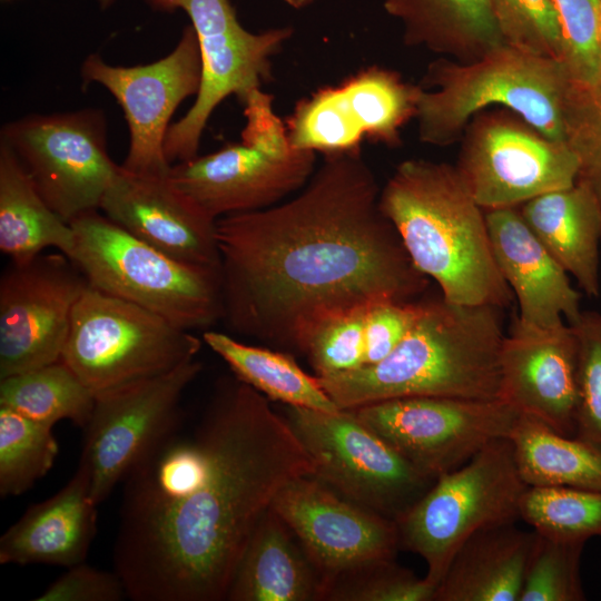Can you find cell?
Returning <instances> with one entry per match:
<instances>
[{
	"label": "cell",
	"mask_w": 601,
	"mask_h": 601,
	"mask_svg": "<svg viewBox=\"0 0 601 601\" xmlns=\"http://www.w3.org/2000/svg\"><path fill=\"white\" fill-rule=\"evenodd\" d=\"M315 464L282 413L218 380L124 480L114 570L134 601H221L257 522Z\"/></svg>",
	"instance_id": "6da1fadb"
},
{
	"label": "cell",
	"mask_w": 601,
	"mask_h": 601,
	"mask_svg": "<svg viewBox=\"0 0 601 601\" xmlns=\"http://www.w3.org/2000/svg\"><path fill=\"white\" fill-rule=\"evenodd\" d=\"M380 194L362 151L328 155L292 198L218 218L227 329L305 356L325 321L423 294L430 278L412 263Z\"/></svg>",
	"instance_id": "7a4b0ae2"
},
{
	"label": "cell",
	"mask_w": 601,
	"mask_h": 601,
	"mask_svg": "<svg viewBox=\"0 0 601 601\" xmlns=\"http://www.w3.org/2000/svg\"><path fill=\"white\" fill-rule=\"evenodd\" d=\"M501 311L424 299L416 323L383 361L316 377L341 410L411 396L499 400Z\"/></svg>",
	"instance_id": "3957f363"
},
{
	"label": "cell",
	"mask_w": 601,
	"mask_h": 601,
	"mask_svg": "<svg viewBox=\"0 0 601 601\" xmlns=\"http://www.w3.org/2000/svg\"><path fill=\"white\" fill-rule=\"evenodd\" d=\"M380 207L414 266L459 305L509 306L513 293L495 263L485 210L454 165L400 162L381 188Z\"/></svg>",
	"instance_id": "277c9868"
},
{
	"label": "cell",
	"mask_w": 601,
	"mask_h": 601,
	"mask_svg": "<svg viewBox=\"0 0 601 601\" xmlns=\"http://www.w3.org/2000/svg\"><path fill=\"white\" fill-rule=\"evenodd\" d=\"M415 120L420 141H460L470 120L493 107L509 109L550 139L569 144L585 101L558 59L508 43L471 62L432 61L423 76Z\"/></svg>",
	"instance_id": "5b68a950"
},
{
	"label": "cell",
	"mask_w": 601,
	"mask_h": 601,
	"mask_svg": "<svg viewBox=\"0 0 601 601\" xmlns=\"http://www.w3.org/2000/svg\"><path fill=\"white\" fill-rule=\"evenodd\" d=\"M69 258L91 287L151 311L186 331L221 321L220 273L184 263L138 239L98 210L69 223Z\"/></svg>",
	"instance_id": "8992f818"
},
{
	"label": "cell",
	"mask_w": 601,
	"mask_h": 601,
	"mask_svg": "<svg viewBox=\"0 0 601 601\" xmlns=\"http://www.w3.org/2000/svg\"><path fill=\"white\" fill-rule=\"evenodd\" d=\"M242 106L239 142L176 162L168 175L215 219L277 205L299 191L316 169L317 154L290 144L272 93L258 89Z\"/></svg>",
	"instance_id": "52a82bcc"
},
{
	"label": "cell",
	"mask_w": 601,
	"mask_h": 601,
	"mask_svg": "<svg viewBox=\"0 0 601 601\" xmlns=\"http://www.w3.org/2000/svg\"><path fill=\"white\" fill-rule=\"evenodd\" d=\"M529 485L510 437L489 443L457 469L437 476L396 521L400 549L420 555L436 588L461 544L473 533L521 520Z\"/></svg>",
	"instance_id": "ba28073f"
},
{
	"label": "cell",
	"mask_w": 601,
	"mask_h": 601,
	"mask_svg": "<svg viewBox=\"0 0 601 601\" xmlns=\"http://www.w3.org/2000/svg\"><path fill=\"white\" fill-rule=\"evenodd\" d=\"M203 339L162 316L88 285L77 302L61 361L101 393L196 358Z\"/></svg>",
	"instance_id": "9c48e42d"
},
{
	"label": "cell",
	"mask_w": 601,
	"mask_h": 601,
	"mask_svg": "<svg viewBox=\"0 0 601 601\" xmlns=\"http://www.w3.org/2000/svg\"><path fill=\"white\" fill-rule=\"evenodd\" d=\"M157 11L183 10L190 19L203 62L199 91L189 110L168 128L164 151L173 165L198 155L215 109L234 96L242 105L273 79V58L293 37L289 26L252 32L230 0H144Z\"/></svg>",
	"instance_id": "30bf717a"
},
{
	"label": "cell",
	"mask_w": 601,
	"mask_h": 601,
	"mask_svg": "<svg viewBox=\"0 0 601 601\" xmlns=\"http://www.w3.org/2000/svg\"><path fill=\"white\" fill-rule=\"evenodd\" d=\"M314 461V476L387 519H401L433 485L353 410L333 413L285 405L282 413Z\"/></svg>",
	"instance_id": "8fae6325"
},
{
	"label": "cell",
	"mask_w": 601,
	"mask_h": 601,
	"mask_svg": "<svg viewBox=\"0 0 601 601\" xmlns=\"http://www.w3.org/2000/svg\"><path fill=\"white\" fill-rule=\"evenodd\" d=\"M460 142L454 166L484 210L519 207L578 179L580 162L569 144L548 138L505 108L475 115Z\"/></svg>",
	"instance_id": "7c38bea8"
},
{
	"label": "cell",
	"mask_w": 601,
	"mask_h": 601,
	"mask_svg": "<svg viewBox=\"0 0 601 601\" xmlns=\"http://www.w3.org/2000/svg\"><path fill=\"white\" fill-rule=\"evenodd\" d=\"M0 140L67 223L100 208L119 168L108 154L107 122L100 109L28 115L6 124Z\"/></svg>",
	"instance_id": "4fadbf2b"
},
{
	"label": "cell",
	"mask_w": 601,
	"mask_h": 601,
	"mask_svg": "<svg viewBox=\"0 0 601 601\" xmlns=\"http://www.w3.org/2000/svg\"><path fill=\"white\" fill-rule=\"evenodd\" d=\"M422 90L396 70L362 68L296 102L285 119L289 141L324 156L359 152L364 141L397 148L402 130L416 117Z\"/></svg>",
	"instance_id": "5bb4252c"
},
{
	"label": "cell",
	"mask_w": 601,
	"mask_h": 601,
	"mask_svg": "<svg viewBox=\"0 0 601 601\" xmlns=\"http://www.w3.org/2000/svg\"><path fill=\"white\" fill-rule=\"evenodd\" d=\"M415 469L437 476L489 443L511 436L519 413L501 400L442 396L392 398L352 408Z\"/></svg>",
	"instance_id": "9a60e30c"
},
{
	"label": "cell",
	"mask_w": 601,
	"mask_h": 601,
	"mask_svg": "<svg viewBox=\"0 0 601 601\" xmlns=\"http://www.w3.org/2000/svg\"><path fill=\"white\" fill-rule=\"evenodd\" d=\"M201 370L194 358L167 373L96 394L80 456L96 504L108 499L171 428L183 413V394Z\"/></svg>",
	"instance_id": "2e32d148"
},
{
	"label": "cell",
	"mask_w": 601,
	"mask_h": 601,
	"mask_svg": "<svg viewBox=\"0 0 601 601\" xmlns=\"http://www.w3.org/2000/svg\"><path fill=\"white\" fill-rule=\"evenodd\" d=\"M85 86L106 88L121 107L129 131V146L121 167L144 176H168L171 164L164 144L178 106L197 96L203 77L196 33L186 26L175 48L147 65L114 66L99 55L87 56L80 69Z\"/></svg>",
	"instance_id": "e0dca14e"
},
{
	"label": "cell",
	"mask_w": 601,
	"mask_h": 601,
	"mask_svg": "<svg viewBox=\"0 0 601 601\" xmlns=\"http://www.w3.org/2000/svg\"><path fill=\"white\" fill-rule=\"evenodd\" d=\"M89 283L65 254L11 260L0 278V378L61 359Z\"/></svg>",
	"instance_id": "ac0fdd59"
},
{
	"label": "cell",
	"mask_w": 601,
	"mask_h": 601,
	"mask_svg": "<svg viewBox=\"0 0 601 601\" xmlns=\"http://www.w3.org/2000/svg\"><path fill=\"white\" fill-rule=\"evenodd\" d=\"M272 508L290 528L327 583L361 564L395 558L396 522L338 494L314 475L288 482Z\"/></svg>",
	"instance_id": "d6986e66"
},
{
	"label": "cell",
	"mask_w": 601,
	"mask_h": 601,
	"mask_svg": "<svg viewBox=\"0 0 601 601\" xmlns=\"http://www.w3.org/2000/svg\"><path fill=\"white\" fill-rule=\"evenodd\" d=\"M499 400L553 431L575 435L579 403L578 342L572 326L525 328L505 336Z\"/></svg>",
	"instance_id": "ffe728a7"
},
{
	"label": "cell",
	"mask_w": 601,
	"mask_h": 601,
	"mask_svg": "<svg viewBox=\"0 0 601 601\" xmlns=\"http://www.w3.org/2000/svg\"><path fill=\"white\" fill-rule=\"evenodd\" d=\"M100 210L138 239L191 265L219 269L216 221L168 176H144L119 165Z\"/></svg>",
	"instance_id": "44dd1931"
},
{
	"label": "cell",
	"mask_w": 601,
	"mask_h": 601,
	"mask_svg": "<svg viewBox=\"0 0 601 601\" xmlns=\"http://www.w3.org/2000/svg\"><path fill=\"white\" fill-rule=\"evenodd\" d=\"M485 217L495 263L519 305L514 323L525 328L574 323L582 313L581 293L519 208L489 209Z\"/></svg>",
	"instance_id": "7402d4cb"
},
{
	"label": "cell",
	"mask_w": 601,
	"mask_h": 601,
	"mask_svg": "<svg viewBox=\"0 0 601 601\" xmlns=\"http://www.w3.org/2000/svg\"><path fill=\"white\" fill-rule=\"evenodd\" d=\"M90 473L79 461L56 494L30 505L0 538L1 564L72 566L82 563L97 531Z\"/></svg>",
	"instance_id": "603a6c76"
},
{
	"label": "cell",
	"mask_w": 601,
	"mask_h": 601,
	"mask_svg": "<svg viewBox=\"0 0 601 601\" xmlns=\"http://www.w3.org/2000/svg\"><path fill=\"white\" fill-rule=\"evenodd\" d=\"M325 581L272 508L257 522L229 585L228 601H323Z\"/></svg>",
	"instance_id": "cb8c5ba5"
},
{
	"label": "cell",
	"mask_w": 601,
	"mask_h": 601,
	"mask_svg": "<svg viewBox=\"0 0 601 601\" xmlns=\"http://www.w3.org/2000/svg\"><path fill=\"white\" fill-rule=\"evenodd\" d=\"M518 208L530 229L583 293L599 297L601 205L593 190L577 180Z\"/></svg>",
	"instance_id": "d4e9b609"
},
{
	"label": "cell",
	"mask_w": 601,
	"mask_h": 601,
	"mask_svg": "<svg viewBox=\"0 0 601 601\" xmlns=\"http://www.w3.org/2000/svg\"><path fill=\"white\" fill-rule=\"evenodd\" d=\"M514 524L469 536L453 555L433 601H519L536 532Z\"/></svg>",
	"instance_id": "484cf974"
},
{
	"label": "cell",
	"mask_w": 601,
	"mask_h": 601,
	"mask_svg": "<svg viewBox=\"0 0 601 601\" xmlns=\"http://www.w3.org/2000/svg\"><path fill=\"white\" fill-rule=\"evenodd\" d=\"M383 8L401 23L405 46L459 62L505 43L487 0H384Z\"/></svg>",
	"instance_id": "4316f807"
},
{
	"label": "cell",
	"mask_w": 601,
	"mask_h": 601,
	"mask_svg": "<svg viewBox=\"0 0 601 601\" xmlns=\"http://www.w3.org/2000/svg\"><path fill=\"white\" fill-rule=\"evenodd\" d=\"M73 230L42 198L12 149L0 140V250L11 260L32 258L49 247L69 257Z\"/></svg>",
	"instance_id": "83f0119b"
},
{
	"label": "cell",
	"mask_w": 601,
	"mask_h": 601,
	"mask_svg": "<svg viewBox=\"0 0 601 601\" xmlns=\"http://www.w3.org/2000/svg\"><path fill=\"white\" fill-rule=\"evenodd\" d=\"M203 342L229 366L234 376L269 401L327 413L341 408L307 374L295 356L272 347L245 344L219 331L206 329Z\"/></svg>",
	"instance_id": "f1b7e54d"
},
{
	"label": "cell",
	"mask_w": 601,
	"mask_h": 601,
	"mask_svg": "<svg viewBox=\"0 0 601 601\" xmlns=\"http://www.w3.org/2000/svg\"><path fill=\"white\" fill-rule=\"evenodd\" d=\"M510 439L529 486L601 490V445L562 435L523 414L519 415Z\"/></svg>",
	"instance_id": "f546056e"
},
{
	"label": "cell",
	"mask_w": 601,
	"mask_h": 601,
	"mask_svg": "<svg viewBox=\"0 0 601 601\" xmlns=\"http://www.w3.org/2000/svg\"><path fill=\"white\" fill-rule=\"evenodd\" d=\"M95 400L93 392L61 359L0 378V406L52 427L69 420L83 430Z\"/></svg>",
	"instance_id": "4dcf8cb0"
},
{
	"label": "cell",
	"mask_w": 601,
	"mask_h": 601,
	"mask_svg": "<svg viewBox=\"0 0 601 601\" xmlns=\"http://www.w3.org/2000/svg\"><path fill=\"white\" fill-rule=\"evenodd\" d=\"M59 453L52 426L0 406V496H19L52 467Z\"/></svg>",
	"instance_id": "1f68e13d"
},
{
	"label": "cell",
	"mask_w": 601,
	"mask_h": 601,
	"mask_svg": "<svg viewBox=\"0 0 601 601\" xmlns=\"http://www.w3.org/2000/svg\"><path fill=\"white\" fill-rule=\"evenodd\" d=\"M521 520L539 533L565 539H601V490L529 486Z\"/></svg>",
	"instance_id": "d6a6232c"
},
{
	"label": "cell",
	"mask_w": 601,
	"mask_h": 601,
	"mask_svg": "<svg viewBox=\"0 0 601 601\" xmlns=\"http://www.w3.org/2000/svg\"><path fill=\"white\" fill-rule=\"evenodd\" d=\"M552 3L561 35L560 61L582 96L601 95V0H552Z\"/></svg>",
	"instance_id": "836d02e7"
},
{
	"label": "cell",
	"mask_w": 601,
	"mask_h": 601,
	"mask_svg": "<svg viewBox=\"0 0 601 601\" xmlns=\"http://www.w3.org/2000/svg\"><path fill=\"white\" fill-rule=\"evenodd\" d=\"M585 544L536 532L519 601L585 600L581 580Z\"/></svg>",
	"instance_id": "e575fe53"
},
{
	"label": "cell",
	"mask_w": 601,
	"mask_h": 601,
	"mask_svg": "<svg viewBox=\"0 0 601 601\" xmlns=\"http://www.w3.org/2000/svg\"><path fill=\"white\" fill-rule=\"evenodd\" d=\"M436 587L402 566L395 558L349 569L326 585L324 601H433Z\"/></svg>",
	"instance_id": "d590c367"
},
{
	"label": "cell",
	"mask_w": 601,
	"mask_h": 601,
	"mask_svg": "<svg viewBox=\"0 0 601 601\" xmlns=\"http://www.w3.org/2000/svg\"><path fill=\"white\" fill-rule=\"evenodd\" d=\"M505 43L560 60L561 35L552 0H487Z\"/></svg>",
	"instance_id": "8d00e7d4"
},
{
	"label": "cell",
	"mask_w": 601,
	"mask_h": 601,
	"mask_svg": "<svg viewBox=\"0 0 601 601\" xmlns=\"http://www.w3.org/2000/svg\"><path fill=\"white\" fill-rule=\"evenodd\" d=\"M578 342L575 435L601 445V312L582 311L570 324Z\"/></svg>",
	"instance_id": "74e56055"
},
{
	"label": "cell",
	"mask_w": 601,
	"mask_h": 601,
	"mask_svg": "<svg viewBox=\"0 0 601 601\" xmlns=\"http://www.w3.org/2000/svg\"><path fill=\"white\" fill-rule=\"evenodd\" d=\"M367 307L338 314L314 331L305 356L316 376L345 373L364 366Z\"/></svg>",
	"instance_id": "f35d334b"
},
{
	"label": "cell",
	"mask_w": 601,
	"mask_h": 601,
	"mask_svg": "<svg viewBox=\"0 0 601 601\" xmlns=\"http://www.w3.org/2000/svg\"><path fill=\"white\" fill-rule=\"evenodd\" d=\"M423 307L424 299L384 300L368 306L364 324V366L388 356L416 323Z\"/></svg>",
	"instance_id": "ab89813d"
},
{
	"label": "cell",
	"mask_w": 601,
	"mask_h": 601,
	"mask_svg": "<svg viewBox=\"0 0 601 601\" xmlns=\"http://www.w3.org/2000/svg\"><path fill=\"white\" fill-rule=\"evenodd\" d=\"M128 598L126 587L114 570L105 571L83 562L49 584L35 601H121Z\"/></svg>",
	"instance_id": "60d3db41"
},
{
	"label": "cell",
	"mask_w": 601,
	"mask_h": 601,
	"mask_svg": "<svg viewBox=\"0 0 601 601\" xmlns=\"http://www.w3.org/2000/svg\"><path fill=\"white\" fill-rule=\"evenodd\" d=\"M569 145L580 162L577 180L587 184L601 205V95L582 105Z\"/></svg>",
	"instance_id": "b9f144b4"
},
{
	"label": "cell",
	"mask_w": 601,
	"mask_h": 601,
	"mask_svg": "<svg viewBox=\"0 0 601 601\" xmlns=\"http://www.w3.org/2000/svg\"><path fill=\"white\" fill-rule=\"evenodd\" d=\"M282 1L294 9H304L313 4L317 0H282Z\"/></svg>",
	"instance_id": "7bdbcfd3"
},
{
	"label": "cell",
	"mask_w": 601,
	"mask_h": 601,
	"mask_svg": "<svg viewBox=\"0 0 601 601\" xmlns=\"http://www.w3.org/2000/svg\"><path fill=\"white\" fill-rule=\"evenodd\" d=\"M99 7L105 10L110 8L112 4H115L118 0H97Z\"/></svg>",
	"instance_id": "ee69618b"
},
{
	"label": "cell",
	"mask_w": 601,
	"mask_h": 601,
	"mask_svg": "<svg viewBox=\"0 0 601 601\" xmlns=\"http://www.w3.org/2000/svg\"><path fill=\"white\" fill-rule=\"evenodd\" d=\"M599 51H600V66H601V22H600V35H599Z\"/></svg>",
	"instance_id": "f6af8a7d"
}]
</instances>
